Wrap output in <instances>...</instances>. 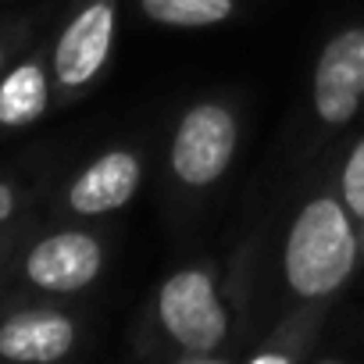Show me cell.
<instances>
[{"instance_id":"7c38bea8","label":"cell","mask_w":364,"mask_h":364,"mask_svg":"<svg viewBox=\"0 0 364 364\" xmlns=\"http://www.w3.org/2000/svg\"><path fill=\"white\" fill-rule=\"evenodd\" d=\"M339 197L350 211V218L357 222L360 232V247H364V139L346 154L343 171H339Z\"/></svg>"},{"instance_id":"7a4b0ae2","label":"cell","mask_w":364,"mask_h":364,"mask_svg":"<svg viewBox=\"0 0 364 364\" xmlns=\"http://www.w3.org/2000/svg\"><path fill=\"white\" fill-rule=\"evenodd\" d=\"M154 318L182 364H215L232 339V307L211 264L171 272L154 296Z\"/></svg>"},{"instance_id":"6da1fadb","label":"cell","mask_w":364,"mask_h":364,"mask_svg":"<svg viewBox=\"0 0 364 364\" xmlns=\"http://www.w3.org/2000/svg\"><path fill=\"white\" fill-rule=\"evenodd\" d=\"M364 257L357 222L339 193H318L300 204L282 247V275L293 296L328 300L357 272Z\"/></svg>"},{"instance_id":"9c48e42d","label":"cell","mask_w":364,"mask_h":364,"mask_svg":"<svg viewBox=\"0 0 364 364\" xmlns=\"http://www.w3.org/2000/svg\"><path fill=\"white\" fill-rule=\"evenodd\" d=\"M325 311H328L325 300H304V307L296 314L282 318L272 328L268 343L250 350L247 360L250 364H293V360H304L311 353L321 325H325Z\"/></svg>"},{"instance_id":"52a82bcc","label":"cell","mask_w":364,"mask_h":364,"mask_svg":"<svg viewBox=\"0 0 364 364\" xmlns=\"http://www.w3.org/2000/svg\"><path fill=\"white\" fill-rule=\"evenodd\" d=\"M143 182V154L129 146H114L93 157L68 186V208L79 218H100L125 208Z\"/></svg>"},{"instance_id":"4fadbf2b","label":"cell","mask_w":364,"mask_h":364,"mask_svg":"<svg viewBox=\"0 0 364 364\" xmlns=\"http://www.w3.org/2000/svg\"><path fill=\"white\" fill-rule=\"evenodd\" d=\"M11 211H15V190L8 182H0V222H8Z\"/></svg>"},{"instance_id":"30bf717a","label":"cell","mask_w":364,"mask_h":364,"mask_svg":"<svg viewBox=\"0 0 364 364\" xmlns=\"http://www.w3.org/2000/svg\"><path fill=\"white\" fill-rule=\"evenodd\" d=\"M50 104V79L40 61H22L8 79H0V125H33Z\"/></svg>"},{"instance_id":"8fae6325","label":"cell","mask_w":364,"mask_h":364,"mask_svg":"<svg viewBox=\"0 0 364 364\" xmlns=\"http://www.w3.org/2000/svg\"><path fill=\"white\" fill-rule=\"evenodd\" d=\"M236 0H139V11L164 29H211L236 15Z\"/></svg>"},{"instance_id":"277c9868","label":"cell","mask_w":364,"mask_h":364,"mask_svg":"<svg viewBox=\"0 0 364 364\" xmlns=\"http://www.w3.org/2000/svg\"><path fill=\"white\" fill-rule=\"evenodd\" d=\"M118 36V0H86L61 29L54 47V79L65 93H79L93 86L111 54Z\"/></svg>"},{"instance_id":"8992f818","label":"cell","mask_w":364,"mask_h":364,"mask_svg":"<svg viewBox=\"0 0 364 364\" xmlns=\"http://www.w3.org/2000/svg\"><path fill=\"white\" fill-rule=\"evenodd\" d=\"M104 272V247L93 232L65 229L40 240L26 257V279L47 293H79Z\"/></svg>"},{"instance_id":"ba28073f","label":"cell","mask_w":364,"mask_h":364,"mask_svg":"<svg viewBox=\"0 0 364 364\" xmlns=\"http://www.w3.org/2000/svg\"><path fill=\"white\" fill-rule=\"evenodd\" d=\"M75 346V321L54 307L18 311L0 325V357L22 364H50Z\"/></svg>"},{"instance_id":"5b68a950","label":"cell","mask_w":364,"mask_h":364,"mask_svg":"<svg viewBox=\"0 0 364 364\" xmlns=\"http://www.w3.org/2000/svg\"><path fill=\"white\" fill-rule=\"evenodd\" d=\"M364 100V26H346L321 47L311 72V107L321 125L343 129Z\"/></svg>"},{"instance_id":"3957f363","label":"cell","mask_w":364,"mask_h":364,"mask_svg":"<svg viewBox=\"0 0 364 364\" xmlns=\"http://www.w3.org/2000/svg\"><path fill=\"white\" fill-rule=\"evenodd\" d=\"M240 150V118L225 100H197L182 111L168 168L182 190H208L229 175Z\"/></svg>"},{"instance_id":"5bb4252c","label":"cell","mask_w":364,"mask_h":364,"mask_svg":"<svg viewBox=\"0 0 364 364\" xmlns=\"http://www.w3.org/2000/svg\"><path fill=\"white\" fill-rule=\"evenodd\" d=\"M0 68H4V50H0Z\"/></svg>"}]
</instances>
